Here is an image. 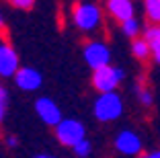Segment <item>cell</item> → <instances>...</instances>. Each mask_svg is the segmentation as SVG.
<instances>
[{
    "label": "cell",
    "mask_w": 160,
    "mask_h": 158,
    "mask_svg": "<svg viewBox=\"0 0 160 158\" xmlns=\"http://www.w3.org/2000/svg\"><path fill=\"white\" fill-rule=\"evenodd\" d=\"M123 113V101L117 93L99 94L94 101V117L99 121H113Z\"/></svg>",
    "instance_id": "1"
},
{
    "label": "cell",
    "mask_w": 160,
    "mask_h": 158,
    "mask_svg": "<svg viewBox=\"0 0 160 158\" xmlns=\"http://www.w3.org/2000/svg\"><path fill=\"white\" fill-rule=\"evenodd\" d=\"M123 76H125V74H123L121 68H117V66H105V68L94 70V74H92V86L99 90L101 94L115 93L117 86L121 84Z\"/></svg>",
    "instance_id": "2"
},
{
    "label": "cell",
    "mask_w": 160,
    "mask_h": 158,
    "mask_svg": "<svg viewBox=\"0 0 160 158\" xmlns=\"http://www.w3.org/2000/svg\"><path fill=\"white\" fill-rule=\"evenodd\" d=\"M56 138L62 146L74 148L82 140H86V131H84V125L78 119H62L56 125Z\"/></svg>",
    "instance_id": "3"
},
{
    "label": "cell",
    "mask_w": 160,
    "mask_h": 158,
    "mask_svg": "<svg viewBox=\"0 0 160 158\" xmlns=\"http://www.w3.org/2000/svg\"><path fill=\"white\" fill-rule=\"evenodd\" d=\"M72 19H74V25L82 31H92V29L99 27L101 23V8H97L90 2H80V4L74 6L72 10Z\"/></svg>",
    "instance_id": "4"
},
{
    "label": "cell",
    "mask_w": 160,
    "mask_h": 158,
    "mask_svg": "<svg viewBox=\"0 0 160 158\" xmlns=\"http://www.w3.org/2000/svg\"><path fill=\"white\" fill-rule=\"evenodd\" d=\"M84 60L92 68V72L105 66H111V49L103 41H90L84 45Z\"/></svg>",
    "instance_id": "5"
},
{
    "label": "cell",
    "mask_w": 160,
    "mask_h": 158,
    "mask_svg": "<svg viewBox=\"0 0 160 158\" xmlns=\"http://www.w3.org/2000/svg\"><path fill=\"white\" fill-rule=\"evenodd\" d=\"M19 56H17V51L4 41V39H0V76H14L19 72Z\"/></svg>",
    "instance_id": "6"
},
{
    "label": "cell",
    "mask_w": 160,
    "mask_h": 158,
    "mask_svg": "<svg viewBox=\"0 0 160 158\" xmlns=\"http://www.w3.org/2000/svg\"><path fill=\"white\" fill-rule=\"evenodd\" d=\"M35 111H37L39 119H41L43 123H47V125H53V127H56L58 123L62 121L60 107H58L52 99H47V97H41V99H37V101H35Z\"/></svg>",
    "instance_id": "7"
},
{
    "label": "cell",
    "mask_w": 160,
    "mask_h": 158,
    "mask_svg": "<svg viewBox=\"0 0 160 158\" xmlns=\"http://www.w3.org/2000/svg\"><path fill=\"white\" fill-rule=\"evenodd\" d=\"M115 148L121 154H127V156H133V154L142 152V140L138 134L129 130H123L117 134V140H115Z\"/></svg>",
    "instance_id": "8"
},
{
    "label": "cell",
    "mask_w": 160,
    "mask_h": 158,
    "mask_svg": "<svg viewBox=\"0 0 160 158\" xmlns=\"http://www.w3.org/2000/svg\"><path fill=\"white\" fill-rule=\"evenodd\" d=\"M14 82L21 90H37L41 86V74L35 68H21L14 74Z\"/></svg>",
    "instance_id": "9"
},
{
    "label": "cell",
    "mask_w": 160,
    "mask_h": 158,
    "mask_svg": "<svg viewBox=\"0 0 160 158\" xmlns=\"http://www.w3.org/2000/svg\"><path fill=\"white\" fill-rule=\"evenodd\" d=\"M107 10L119 23H125V21L133 19V2L132 0H107Z\"/></svg>",
    "instance_id": "10"
},
{
    "label": "cell",
    "mask_w": 160,
    "mask_h": 158,
    "mask_svg": "<svg viewBox=\"0 0 160 158\" xmlns=\"http://www.w3.org/2000/svg\"><path fill=\"white\" fill-rule=\"evenodd\" d=\"M144 39H146L148 45H150L154 60L160 64V25H152V27H148Z\"/></svg>",
    "instance_id": "11"
},
{
    "label": "cell",
    "mask_w": 160,
    "mask_h": 158,
    "mask_svg": "<svg viewBox=\"0 0 160 158\" xmlns=\"http://www.w3.org/2000/svg\"><path fill=\"white\" fill-rule=\"evenodd\" d=\"M132 51H133V58H138L140 62H146L148 58L152 56V49H150V45H148V41L144 37L136 39V41L132 43Z\"/></svg>",
    "instance_id": "12"
},
{
    "label": "cell",
    "mask_w": 160,
    "mask_h": 158,
    "mask_svg": "<svg viewBox=\"0 0 160 158\" xmlns=\"http://www.w3.org/2000/svg\"><path fill=\"white\" fill-rule=\"evenodd\" d=\"M144 10L152 23L160 25V0H144Z\"/></svg>",
    "instance_id": "13"
},
{
    "label": "cell",
    "mask_w": 160,
    "mask_h": 158,
    "mask_svg": "<svg viewBox=\"0 0 160 158\" xmlns=\"http://www.w3.org/2000/svg\"><path fill=\"white\" fill-rule=\"evenodd\" d=\"M121 29H123V33H125L127 37H138V33H140V21L133 17V19L121 23Z\"/></svg>",
    "instance_id": "14"
},
{
    "label": "cell",
    "mask_w": 160,
    "mask_h": 158,
    "mask_svg": "<svg viewBox=\"0 0 160 158\" xmlns=\"http://www.w3.org/2000/svg\"><path fill=\"white\" fill-rule=\"evenodd\" d=\"M138 99H140V103H142V105H146V107H150L152 101H154L152 90L146 89V86H140V89H138Z\"/></svg>",
    "instance_id": "15"
},
{
    "label": "cell",
    "mask_w": 160,
    "mask_h": 158,
    "mask_svg": "<svg viewBox=\"0 0 160 158\" xmlns=\"http://www.w3.org/2000/svg\"><path fill=\"white\" fill-rule=\"evenodd\" d=\"M72 150H74V154H76V156L84 158V156H88V154H90L92 146H90V142H88V140H82V142H80V144H76Z\"/></svg>",
    "instance_id": "16"
},
{
    "label": "cell",
    "mask_w": 160,
    "mask_h": 158,
    "mask_svg": "<svg viewBox=\"0 0 160 158\" xmlns=\"http://www.w3.org/2000/svg\"><path fill=\"white\" fill-rule=\"evenodd\" d=\"M6 105H8V93H6V89H4V86H0V121L4 119Z\"/></svg>",
    "instance_id": "17"
},
{
    "label": "cell",
    "mask_w": 160,
    "mask_h": 158,
    "mask_svg": "<svg viewBox=\"0 0 160 158\" xmlns=\"http://www.w3.org/2000/svg\"><path fill=\"white\" fill-rule=\"evenodd\" d=\"M8 2L12 6H17V8H21V10H29L35 4V0H8Z\"/></svg>",
    "instance_id": "18"
},
{
    "label": "cell",
    "mask_w": 160,
    "mask_h": 158,
    "mask_svg": "<svg viewBox=\"0 0 160 158\" xmlns=\"http://www.w3.org/2000/svg\"><path fill=\"white\" fill-rule=\"evenodd\" d=\"M17 144H19V140H17V135H8V138H6V146H10V148H14Z\"/></svg>",
    "instance_id": "19"
},
{
    "label": "cell",
    "mask_w": 160,
    "mask_h": 158,
    "mask_svg": "<svg viewBox=\"0 0 160 158\" xmlns=\"http://www.w3.org/2000/svg\"><path fill=\"white\" fill-rule=\"evenodd\" d=\"M146 158H160V150H156V152H150Z\"/></svg>",
    "instance_id": "20"
},
{
    "label": "cell",
    "mask_w": 160,
    "mask_h": 158,
    "mask_svg": "<svg viewBox=\"0 0 160 158\" xmlns=\"http://www.w3.org/2000/svg\"><path fill=\"white\" fill-rule=\"evenodd\" d=\"M2 29H4V17L0 14V31H2Z\"/></svg>",
    "instance_id": "21"
},
{
    "label": "cell",
    "mask_w": 160,
    "mask_h": 158,
    "mask_svg": "<svg viewBox=\"0 0 160 158\" xmlns=\"http://www.w3.org/2000/svg\"><path fill=\"white\" fill-rule=\"evenodd\" d=\"M35 158H53V156H47V154H39V156H35Z\"/></svg>",
    "instance_id": "22"
}]
</instances>
